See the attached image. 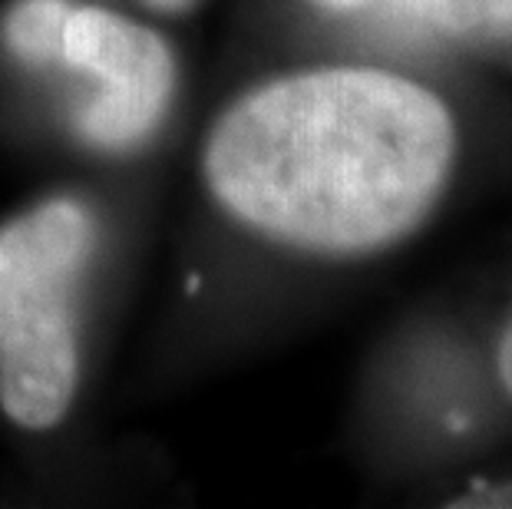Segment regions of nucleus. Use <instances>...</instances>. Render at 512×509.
Here are the masks:
<instances>
[{
	"label": "nucleus",
	"mask_w": 512,
	"mask_h": 509,
	"mask_svg": "<svg viewBox=\"0 0 512 509\" xmlns=\"http://www.w3.org/2000/svg\"><path fill=\"white\" fill-rule=\"evenodd\" d=\"M453 159L456 126L437 93L384 70L334 67L242 96L205 143V179L255 232L354 255L417 229Z\"/></svg>",
	"instance_id": "nucleus-1"
},
{
	"label": "nucleus",
	"mask_w": 512,
	"mask_h": 509,
	"mask_svg": "<svg viewBox=\"0 0 512 509\" xmlns=\"http://www.w3.org/2000/svg\"><path fill=\"white\" fill-rule=\"evenodd\" d=\"M453 37L512 53V0H397Z\"/></svg>",
	"instance_id": "nucleus-4"
},
{
	"label": "nucleus",
	"mask_w": 512,
	"mask_h": 509,
	"mask_svg": "<svg viewBox=\"0 0 512 509\" xmlns=\"http://www.w3.org/2000/svg\"><path fill=\"white\" fill-rule=\"evenodd\" d=\"M450 506L456 509H512V483H476Z\"/></svg>",
	"instance_id": "nucleus-6"
},
{
	"label": "nucleus",
	"mask_w": 512,
	"mask_h": 509,
	"mask_svg": "<svg viewBox=\"0 0 512 509\" xmlns=\"http://www.w3.org/2000/svg\"><path fill=\"white\" fill-rule=\"evenodd\" d=\"M96 248L73 199L37 205L0 229V407L24 430L60 424L80 384L76 291Z\"/></svg>",
	"instance_id": "nucleus-2"
},
{
	"label": "nucleus",
	"mask_w": 512,
	"mask_h": 509,
	"mask_svg": "<svg viewBox=\"0 0 512 509\" xmlns=\"http://www.w3.org/2000/svg\"><path fill=\"white\" fill-rule=\"evenodd\" d=\"M496 364H499V381H503V387H506L509 397H512V321L506 324L503 338H499V357H496Z\"/></svg>",
	"instance_id": "nucleus-7"
},
{
	"label": "nucleus",
	"mask_w": 512,
	"mask_h": 509,
	"mask_svg": "<svg viewBox=\"0 0 512 509\" xmlns=\"http://www.w3.org/2000/svg\"><path fill=\"white\" fill-rule=\"evenodd\" d=\"M328 4H337V7H354V4H361V0H328Z\"/></svg>",
	"instance_id": "nucleus-9"
},
{
	"label": "nucleus",
	"mask_w": 512,
	"mask_h": 509,
	"mask_svg": "<svg viewBox=\"0 0 512 509\" xmlns=\"http://www.w3.org/2000/svg\"><path fill=\"white\" fill-rule=\"evenodd\" d=\"M67 0H20L4 20L10 50L27 63L63 60V27H67Z\"/></svg>",
	"instance_id": "nucleus-5"
},
{
	"label": "nucleus",
	"mask_w": 512,
	"mask_h": 509,
	"mask_svg": "<svg viewBox=\"0 0 512 509\" xmlns=\"http://www.w3.org/2000/svg\"><path fill=\"white\" fill-rule=\"evenodd\" d=\"M146 4L159 7V10H185L192 4V0H146Z\"/></svg>",
	"instance_id": "nucleus-8"
},
{
	"label": "nucleus",
	"mask_w": 512,
	"mask_h": 509,
	"mask_svg": "<svg viewBox=\"0 0 512 509\" xmlns=\"http://www.w3.org/2000/svg\"><path fill=\"white\" fill-rule=\"evenodd\" d=\"M63 63L103 83V93L80 113V133L113 153L143 143L176 90V60L166 40L103 7H70Z\"/></svg>",
	"instance_id": "nucleus-3"
}]
</instances>
